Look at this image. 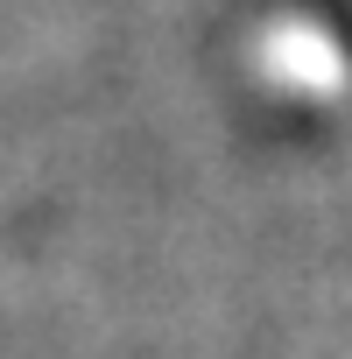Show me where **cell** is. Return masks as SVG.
Instances as JSON below:
<instances>
[{"instance_id": "obj_1", "label": "cell", "mask_w": 352, "mask_h": 359, "mask_svg": "<svg viewBox=\"0 0 352 359\" xmlns=\"http://www.w3.org/2000/svg\"><path fill=\"white\" fill-rule=\"evenodd\" d=\"M324 36H331V50H338V64H345V78H352V8H345V0L324 8Z\"/></svg>"}]
</instances>
